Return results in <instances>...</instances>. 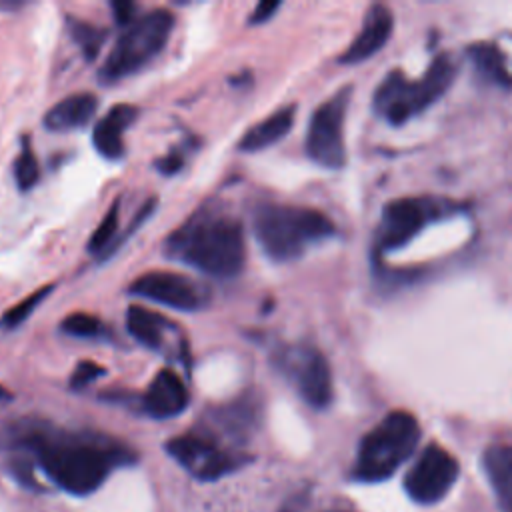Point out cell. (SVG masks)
<instances>
[{
    "label": "cell",
    "instance_id": "7a4b0ae2",
    "mask_svg": "<svg viewBox=\"0 0 512 512\" xmlns=\"http://www.w3.org/2000/svg\"><path fill=\"white\" fill-rule=\"evenodd\" d=\"M166 254L212 278H236L246 264V236L238 218L200 210L166 238Z\"/></svg>",
    "mask_w": 512,
    "mask_h": 512
},
{
    "label": "cell",
    "instance_id": "cb8c5ba5",
    "mask_svg": "<svg viewBox=\"0 0 512 512\" xmlns=\"http://www.w3.org/2000/svg\"><path fill=\"white\" fill-rule=\"evenodd\" d=\"M70 34L76 40V44L80 46V50L88 62H92L100 54V46L106 38V32L102 28H96V26L76 20V18L70 20Z\"/></svg>",
    "mask_w": 512,
    "mask_h": 512
},
{
    "label": "cell",
    "instance_id": "d6986e66",
    "mask_svg": "<svg viewBox=\"0 0 512 512\" xmlns=\"http://www.w3.org/2000/svg\"><path fill=\"white\" fill-rule=\"evenodd\" d=\"M126 328L130 336L138 340L142 346L158 350L164 342V330L168 328V322L160 314L140 304H132L126 310Z\"/></svg>",
    "mask_w": 512,
    "mask_h": 512
},
{
    "label": "cell",
    "instance_id": "5bb4252c",
    "mask_svg": "<svg viewBox=\"0 0 512 512\" xmlns=\"http://www.w3.org/2000/svg\"><path fill=\"white\" fill-rule=\"evenodd\" d=\"M392 12L384 4H374L364 16L362 28L346 52L340 56L342 64H358L370 56H374L392 34Z\"/></svg>",
    "mask_w": 512,
    "mask_h": 512
},
{
    "label": "cell",
    "instance_id": "7402d4cb",
    "mask_svg": "<svg viewBox=\"0 0 512 512\" xmlns=\"http://www.w3.org/2000/svg\"><path fill=\"white\" fill-rule=\"evenodd\" d=\"M118 206H120V200H116L110 210L104 214V218L100 220V224L96 226V230L92 232L90 240H88V250L94 254V256H100L104 258V254H110L112 252V246H114V238H116V232H118V224H120V218H118Z\"/></svg>",
    "mask_w": 512,
    "mask_h": 512
},
{
    "label": "cell",
    "instance_id": "7c38bea8",
    "mask_svg": "<svg viewBox=\"0 0 512 512\" xmlns=\"http://www.w3.org/2000/svg\"><path fill=\"white\" fill-rule=\"evenodd\" d=\"M128 292L180 312H194L204 304L202 290L196 282H192L188 276L166 270H148L140 274L130 282Z\"/></svg>",
    "mask_w": 512,
    "mask_h": 512
},
{
    "label": "cell",
    "instance_id": "5b68a950",
    "mask_svg": "<svg viewBox=\"0 0 512 512\" xmlns=\"http://www.w3.org/2000/svg\"><path fill=\"white\" fill-rule=\"evenodd\" d=\"M456 64L450 54H438L422 78L410 80L402 70H392L374 92V110L390 124H404L434 104L454 82Z\"/></svg>",
    "mask_w": 512,
    "mask_h": 512
},
{
    "label": "cell",
    "instance_id": "277c9868",
    "mask_svg": "<svg viewBox=\"0 0 512 512\" xmlns=\"http://www.w3.org/2000/svg\"><path fill=\"white\" fill-rule=\"evenodd\" d=\"M420 440L414 414L394 410L386 414L360 442L352 476L360 482H382L404 464Z\"/></svg>",
    "mask_w": 512,
    "mask_h": 512
},
{
    "label": "cell",
    "instance_id": "4fadbf2b",
    "mask_svg": "<svg viewBox=\"0 0 512 512\" xmlns=\"http://www.w3.org/2000/svg\"><path fill=\"white\" fill-rule=\"evenodd\" d=\"M190 404V392L180 378L178 372L172 368H162L156 372L148 390L142 398V408L152 418L164 420L182 414Z\"/></svg>",
    "mask_w": 512,
    "mask_h": 512
},
{
    "label": "cell",
    "instance_id": "3957f363",
    "mask_svg": "<svg viewBox=\"0 0 512 512\" xmlns=\"http://www.w3.org/2000/svg\"><path fill=\"white\" fill-rule=\"evenodd\" d=\"M252 232L270 260L290 262L310 244L330 238L336 228L324 212L314 208L262 204L252 214Z\"/></svg>",
    "mask_w": 512,
    "mask_h": 512
},
{
    "label": "cell",
    "instance_id": "9a60e30c",
    "mask_svg": "<svg viewBox=\"0 0 512 512\" xmlns=\"http://www.w3.org/2000/svg\"><path fill=\"white\" fill-rule=\"evenodd\" d=\"M138 108L132 104H114L92 130V142L100 156L108 160H120L126 152L124 134L136 120Z\"/></svg>",
    "mask_w": 512,
    "mask_h": 512
},
{
    "label": "cell",
    "instance_id": "ffe728a7",
    "mask_svg": "<svg viewBox=\"0 0 512 512\" xmlns=\"http://www.w3.org/2000/svg\"><path fill=\"white\" fill-rule=\"evenodd\" d=\"M468 54L474 62V68L480 72V76L492 84L498 86H512V74L506 68L504 56L498 50V46L488 42H478L468 48Z\"/></svg>",
    "mask_w": 512,
    "mask_h": 512
},
{
    "label": "cell",
    "instance_id": "83f0119b",
    "mask_svg": "<svg viewBox=\"0 0 512 512\" xmlns=\"http://www.w3.org/2000/svg\"><path fill=\"white\" fill-rule=\"evenodd\" d=\"M278 8H280V2H278V0H262V2L256 4V8H254V12L250 14L248 22H250L252 26L264 24V22H268V20L274 16V12H276Z\"/></svg>",
    "mask_w": 512,
    "mask_h": 512
},
{
    "label": "cell",
    "instance_id": "52a82bcc",
    "mask_svg": "<svg viewBox=\"0 0 512 512\" xmlns=\"http://www.w3.org/2000/svg\"><path fill=\"white\" fill-rule=\"evenodd\" d=\"M348 100L350 88H342L322 102L310 116L304 148L308 158L324 168H342L346 162L344 116Z\"/></svg>",
    "mask_w": 512,
    "mask_h": 512
},
{
    "label": "cell",
    "instance_id": "e0dca14e",
    "mask_svg": "<svg viewBox=\"0 0 512 512\" xmlns=\"http://www.w3.org/2000/svg\"><path fill=\"white\" fill-rule=\"evenodd\" d=\"M294 114L296 106H284L274 110L268 118L260 120L252 128H248L242 138L238 140V150L240 152H260L282 140L294 124Z\"/></svg>",
    "mask_w": 512,
    "mask_h": 512
},
{
    "label": "cell",
    "instance_id": "4316f807",
    "mask_svg": "<svg viewBox=\"0 0 512 512\" xmlns=\"http://www.w3.org/2000/svg\"><path fill=\"white\" fill-rule=\"evenodd\" d=\"M104 374H106V368L96 364V362H92V360L78 362V366L74 368V372L70 376V388L72 390H82V388H86L88 384H92L94 380H98Z\"/></svg>",
    "mask_w": 512,
    "mask_h": 512
},
{
    "label": "cell",
    "instance_id": "9c48e42d",
    "mask_svg": "<svg viewBox=\"0 0 512 512\" xmlns=\"http://www.w3.org/2000/svg\"><path fill=\"white\" fill-rule=\"evenodd\" d=\"M166 452L194 478L202 482L218 480L246 462L244 454H236L218 446L204 434H180L166 442Z\"/></svg>",
    "mask_w": 512,
    "mask_h": 512
},
{
    "label": "cell",
    "instance_id": "1f68e13d",
    "mask_svg": "<svg viewBox=\"0 0 512 512\" xmlns=\"http://www.w3.org/2000/svg\"><path fill=\"white\" fill-rule=\"evenodd\" d=\"M510 512H512V510H510Z\"/></svg>",
    "mask_w": 512,
    "mask_h": 512
},
{
    "label": "cell",
    "instance_id": "2e32d148",
    "mask_svg": "<svg viewBox=\"0 0 512 512\" xmlns=\"http://www.w3.org/2000/svg\"><path fill=\"white\" fill-rule=\"evenodd\" d=\"M98 110V98L90 92H78L56 102L44 116V126L50 132H68L86 126Z\"/></svg>",
    "mask_w": 512,
    "mask_h": 512
},
{
    "label": "cell",
    "instance_id": "484cf974",
    "mask_svg": "<svg viewBox=\"0 0 512 512\" xmlns=\"http://www.w3.org/2000/svg\"><path fill=\"white\" fill-rule=\"evenodd\" d=\"M50 292H52V286H42L40 290L32 292V294L26 296L24 300H20L14 308H10V310L4 314L2 324L8 326V328H14V326L22 324V322L42 304V300H44Z\"/></svg>",
    "mask_w": 512,
    "mask_h": 512
},
{
    "label": "cell",
    "instance_id": "6da1fadb",
    "mask_svg": "<svg viewBox=\"0 0 512 512\" xmlns=\"http://www.w3.org/2000/svg\"><path fill=\"white\" fill-rule=\"evenodd\" d=\"M24 444L36 454L46 476L76 496L94 492L116 466L134 460L124 446L92 434L32 432Z\"/></svg>",
    "mask_w": 512,
    "mask_h": 512
},
{
    "label": "cell",
    "instance_id": "4dcf8cb0",
    "mask_svg": "<svg viewBox=\"0 0 512 512\" xmlns=\"http://www.w3.org/2000/svg\"><path fill=\"white\" fill-rule=\"evenodd\" d=\"M328 512H344V510H328Z\"/></svg>",
    "mask_w": 512,
    "mask_h": 512
},
{
    "label": "cell",
    "instance_id": "603a6c76",
    "mask_svg": "<svg viewBox=\"0 0 512 512\" xmlns=\"http://www.w3.org/2000/svg\"><path fill=\"white\" fill-rule=\"evenodd\" d=\"M14 180H16V186L20 192H28L32 190L38 180H40V166H38V160L32 152V146H30V140L24 138L22 140V148L16 156V162H14Z\"/></svg>",
    "mask_w": 512,
    "mask_h": 512
},
{
    "label": "cell",
    "instance_id": "f546056e",
    "mask_svg": "<svg viewBox=\"0 0 512 512\" xmlns=\"http://www.w3.org/2000/svg\"><path fill=\"white\" fill-rule=\"evenodd\" d=\"M182 164H184L182 154L170 152L168 156H162V158L156 162V170L162 172L164 176H172V174H176V172L182 168Z\"/></svg>",
    "mask_w": 512,
    "mask_h": 512
},
{
    "label": "cell",
    "instance_id": "d4e9b609",
    "mask_svg": "<svg viewBox=\"0 0 512 512\" xmlns=\"http://www.w3.org/2000/svg\"><path fill=\"white\" fill-rule=\"evenodd\" d=\"M60 330L74 338H96L104 332V326H102L100 318H96L94 314L74 312L62 320Z\"/></svg>",
    "mask_w": 512,
    "mask_h": 512
},
{
    "label": "cell",
    "instance_id": "44dd1931",
    "mask_svg": "<svg viewBox=\"0 0 512 512\" xmlns=\"http://www.w3.org/2000/svg\"><path fill=\"white\" fill-rule=\"evenodd\" d=\"M230 434H246L258 420V404L254 398L244 396L222 408L214 416Z\"/></svg>",
    "mask_w": 512,
    "mask_h": 512
},
{
    "label": "cell",
    "instance_id": "30bf717a",
    "mask_svg": "<svg viewBox=\"0 0 512 512\" xmlns=\"http://www.w3.org/2000/svg\"><path fill=\"white\" fill-rule=\"evenodd\" d=\"M276 364L294 382L306 404L320 410L332 402V372L320 350L290 346L278 350Z\"/></svg>",
    "mask_w": 512,
    "mask_h": 512
},
{
    "label": "cell",
    "instance_id": "ba28073f",
    "mask_svg": "<svg viewBox=\"0 0 512 512\" xmlns=\"http://www.w3.org/2000/svg\"><path fill=\"white\" fill-rule=\"evenodd\" d=\"M450 202L436 198H398L384 206L382 220L376 230L378 252H388L412 240L428 222L450 214Z\"/></svg>",
    "mask_w": 512,
    "mask_h": 512
},
{
    "label": "cell",
    "instance_id": "8fae6325",
    "mask_svg": "<svg viewBox=\"0 0 512 512\" xmlns=\"http://www.w3.org/2000/svg\"><path fill=\"white\" fill-rule=\"evenodd\" d=\"M458 460L438 444H428L404 476V490L416 504L440 502L458 478Z\"/></svg>",
    "mask_w": 512,
    "mask_h": 512
},
{
    "label": "cell",
    "instance_id": "f1b7e54d",
    "mask_svg": "<svg viewBox=\"0 0 512 512\" xmlns=\"http://www.w3.org/2000/svg\"><path fill=\"white\" fill-rule=\"evenodd\" d=\"M112 12H114V20H116V24H120V26H130L134 20H136V16H134V12H136V4H132V2H112Z\"/></svg>",
    "mask_w": 512,
    "mask_h": 512
},
{
    "label": "cell",
    "instance_id": "8992f818",
    "mask_svg": "<svg viewBox=\"0 0 512 512\" xmlns=\"http://www.w3.org/2000/svg\"><path fill=\"white\" fill-rule=\"evenodd\" d=\"M174 14L166 8L150 10L126 26L110 48L98 78L102 84H114L150 64L170 40Z\"/></svg>",
    "mask_w": 512,
    "mask_h": 512
},
{
    "label": "cell",
    "instance_id": "ac0fdd59",
    "mask_svg": "<svg viewBox=\"0 0 512 512\" xmlns=\"http://www.w3.org/2000/svg\"><path fill=\"white\" fill-rule=\"evenodd\" d=\"M482 466L500 504L512 510V444H494L486 448Z\"/></svg>",
    "mask_w": 512,
    "mask_h": 512
}]
</instances>
